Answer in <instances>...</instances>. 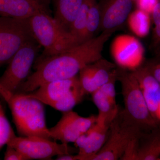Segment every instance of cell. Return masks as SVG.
Here are the masks:
<instances>
[{
  "mask_svg": "<svg viewBox=\"0 0 160 160\" xmlns=\"http://www.w3.org/2000/svg\"><path fill=\"white\" fill-rule=\"evenodd\" d=\"M115 32H102L98 36L63 53L38 59L35 71L29 76L18 92L29 93L44 83L78 76L84 67L102 58L104 46Z\"/></svg>",
  "mask_w": 160,
  "mask_h": 160,
  "instance_id": "obj_1",
  "label": "cell"
},
{
  "mask_svg": "<svg viewBox=\"0 0 160 160\" xmlns=\"http://www.w3.org/2000/svg\"><path fill=\"white\" fill-rule=\"evenodd\" d=\"M0 96L8 104L13 122L21 136L50 139L44 104L27 93L12 92L0 86Z\"/></svg>",
  "mask_w": 160,
  "mask_h": 160,
  "instance_id": "obj_2",
  "label": "cell"
},
{
  "mask_svg": "<svg viewBox=\"0 0 160 160\" xmlns=\"http://www.w3.org/2000/svg\"><path fill=\"white\" fill-rule=\"evenodd\" d=\"M116 70L125 105V109L121 112L123 119L137 127L142 133L150 132L159 126L160 122L155 119L150 113L142 91L132 72L120 67H117Z\"/></svg>",
  "mask_w": 160,
  "mask_h": 160,
  "instance_id": "obj_3",
  "label": "cell"
},
{
  "mask_svg": "<svg viewBox=\"0 0 160 160\" xmlns=\"http://www.w3.org/2000/svg\"><path fill=\"white\" fill-rule=\"evenodd\" d=\"M35 39L44 48L39 58L63 53L81 44L74 36L64 29L51 15L40 13L28 19Z\"/></svg>",
  "mask_w": 160,
  "mask_h": 160,
  "instance_id": "obj_4",
  "label": "cell"
},
{
  "mask_svg": "<svg viewBox=\"0 0 160 160\" xmlns=\"http://www.w3.org/2000/svg\"><path fill=\"white\" fill-rule=\"evenodd\" d=\"M27 94L62 112L72 110L85 96L80 86L78 75L44 83Z\"/></svg>",
  "mask_w": 160,
  "mask_h": 160,
  "instance_id": "obj_5",
  "label": "cell"
},
{
  "mask_svg": "<svg viewBox=\"0 0 160 160\" xmlns=\"http://www.w3.org/2000/svg\"><path fill=\"white\" fill-rule=\"evenodd\" d=\"M35 39L27 42L8 63V67L0 77V86L12 92H17L29 76L35 62L39 49Z\"/></svg>",
  "mask_w": 160,
  "mask_h": 160,
  "instance_id": "obj_6",
  "label": "cell"
},
{
  "mask_svg": "<svg viewBox=\"0 0 160 160\" xmlns=\"http://www.w3.org/2000/svg\"><path fill=\"white\" fill-rule=\"evenodd\" d=\"M28 19L0 16V68L27 42L34 39Z\"/></svg>",
  "mask_w": 160,
  "mask_h": 160,
  "instance_id": "obj_7",
  "label": "cell"
},
{
  "mask_svg": "<svg viewBox=\"0 0 160 160\" xmlns=\"http://www.w3.org/2000/svg\"><path fill=\"white\" fill-rule=\"evenodd\" d=\"M109 130L108 140L90 160L121 159L132 140L143 134L137 127L126 122L121 112L112 121Z\"/></svg>",
  "mask_w": 160,
  "mask_h": 160,
  "instance_id": "obj_8",
  "label": "cell"
},
{
  "mask_svg": "<svg viewBox=\"0 0 160 160\" xmlns=\"http://www.w3.org/2000/svg\"><path fill=\"white\" fill-rule=\"evenodd\" d=\"M7 145L18 149L28 160H50L56 156L73 152V149L68 144H59L39 136H16Z\"/></svg>",
  "mask_w": 160,
  "mask_h": 160,
  "instance_id": "obj_9",
  "label": "cell"
},
{
  "mask_svg": "<svg viewBox=\"0 0 160 160\" xmlns=\"http://www.w3.org/2000/svg\"><path fill=\"white\" fill-rule=\"evenodd\" d=\"M97 116L83 117L72 110L63 112L56 125L49 129L52 139L61 142L74 143L96 122Z\"/></svg>",
  "mask_w": 160,
  "mask_h": 160,
  "instance_id": "obj_10",
  "label": "cell"
},
{
  "mask_svg": "<svg viewBox=\"0 0 160 160\" xmlns=\"http://www.w3.org/2000/svg\"><path fill=\"white\" fill-rule=\"evenodd\" d=\"M101 12L99 32L117 31L128 18L132 7V0H98Z\"/></svg>",
  "mask_w": 160,
  "mask_h": 160,
  "instance_id": "obj_11",
  "label": "cell"
},
{
  "mask_svg": "<svg viewBox=\"0 0 160 160\" xmlns=\"http://www.w3.org/2000/svg\"><path fill=\"white\" fill-rule=\"evenodd\" d=\"M117 67L114 63L102 58L81 69L79 80L85 95L91 94L107 82Z\"/></svg>",
  "mask_w": 160,
  "mask_h": 160,
  "instance_id": "obj_12",
  "label": "cell"
},
{
  "mask_svg": "<svg viewBox=\"0 0 160 160\" xmlns=\"http://www.w3.org/2000/svg\"><path fill=\"white\" fill-rule=\"evenodd\" d=\"M52 0H0V16L28 19L40 13L51 15Z\"/></svg>",
  "mask_w": 160,
  "mask_h": 160,
  "instance_id": "obj_13",
  "label": "cell"
},
{
  "mask_svg": "<svg viewBox=\"0 0 160 160\" xmlns=\"http://www.w3.org/2000/svg\"><path fill=\"white\" fill-rule=\"evenodd\" d=\"M109 129L108 126L97 122L79 137L74 143L79 149L78 160H90L98 152L106 142Z\"/></svg>",
  "mask_w": 160,
  "mask_h": 160,
  "instance_id": "obj_14",
  "label": "cell"
},
{
  "mask_svg": "<svg viewBox=\"0 0 160 160\" xmlns=\"http://www.w3.org/2000/svg\"><path fill=\"white\" fill-rule=\"evenodd\" d=\"M54 7V19L64 29L70 32L83 0H52Z\"/></svg>",
  "mask_w": 160,
  "mask_h": 160,
  "instance_id": "obj_15",
  "label": "cell"
},
{
  "mask_svg": "<svg viewBox=\"0 0 160 160\" xmlns=\"http://www.w3.org/2000/svg\"><path fill=\"white\" fill-rule=\"evenodd\" d=\"M91 95L93 103L98 110L97 122L110 127L119 112L117 105L111 102L99 89Z\"/></svg>",
  "mask_w": 160,
  "mask_h": 160,
  "instance_id": "obj_16",
  "label": "cell"
},
{
  "mask_svg": "<svg viewBox=\"0 0 160 160\" xmlns=\"http://www.w3.org/2000/svg\"><path fill=\"white\" fill-rule=\"evenodd\" d=\"M100 23L101 12L98 2V0H93L88 12L84 42L94 38L96 33L99 32Z\"/></svg>",
  "mask_w": 160,
  "mask_h": 160,
  "instance_id": "obj_17",
  "label": "cell"
},
{
  "mask_svg": "<svg viewBox=\"0 0 160 160\" xmlns=\"http://www.w3.org/2000/svg\"><path fill=\"white\" fill-rule=\"evenodd\" d=\"M92 1L93 0H83L77 16L70 29V33L78 40L80 43L84 42V34L88 12Z\"/></svg>",
  "mask_w": 160,
  "mask_h": 160,
  "instance_id": "obj_18",
  "label": "cell"
},
{
  "mask_svg": "<svg viewBox=\"0 0 160 160\" xmlns=\"http://www.w3.org/2000/svg\"><path fill=\"white\" fill-rule=\"evenodd\" d=\"M142 91L157 92L160 90V83L145 66L132 71Z\"/></svg>",
  "mask_w": 160,
  "mask_h": 160,
  "instance_id": "obj_19",
  "label": "cell"
},
{
  "mask_svg": "<svg viewBox=\"0 0 160 160\" xmlns=\"http://www.w3.org/2000/svg\"><path fill=\"white\" fill-rule=\"evenodd\" d=\"M154 28L150 43L151 51L157 55L160 52V0H157L152 10Z\"/></svg>",
  "mask_w": 160,
  "mask_h": 160,
  "instance_id": "obj_20",
  "label": "cell"
},
{
  "mask_svg": "<svg viewBox=\"0 0 160 160\" xmlns=\"http://www.w3.org/2000/svg\"><path fill=\"white\" fill-rule=\"evenodd\" d=\"M16 136L9 120L6 117L0 98V149L7 145Z\"/></svg>",
  "mask_w": 160,
  "mask_h": 160,
  "instance_id": "obj_21",
  "label": "cell"
},
{
  "mask_svg": "<svg viewBox=\"0 0 160 160\" xmlns=\"http://www.w3.org/2000/svg\"><path fill=\"white\" fill-rule=\"evenodd\" d=\"M142 91L150 113L152 117L158 121L156 116L160 104V90L157 92Z\"/></svg>",
  "mask_w": 160,
  "mask_h": 160,
  "instance_id": "obj_22",
  "label": "cell"
},
{
  "mask_svg": "<svg viewBox=\"0 0 160 160\" xmlns=\"http://www.w3.org/2000/svg\"><path fill=\"white\" fill-rule=\"evenodd\" d=\"M116 69L112 73L108 82L99 89L106 96L111 100V102L114 103H116L115 83L118 80Z\"/></svg>",
  "mask_w": 160,
  "mask_h": 160,
  "instance_id": "obj_23",
  "label": "cell"
},
{
  "mask_svg": "<svg viewBox=\"0 0 160 160\" xmlns=\"http://www.w3.org/2000/svg\"><path fill=\"white\" fill-rule=\"evenodd\" d=\"M5 160H28L25 156L12 146L7 145L6 152L4 155Z\"/></svg>",
  "mask_w": 160,
  "mask_h": 160,
  "instance_id": "obj_24",
  "label": "cell"
},
{
  "mask_svg": "<svg viewBox=\"0 0 160 160\" xmlns=\"http://www.w3.org/2000/svg\"><path fill=\"white\" fill-rule=\"evenodd\" d=\"M160 83V59L154 58L144 65Z\"/></svg>",
  "mask_w": 160,
  "mask_h": 160,
  "instance_id": "obj_25",
  "label": "cell"
},
{
  "mask_svg": "<svg viewBox=\"0 0 160 160\" xmlns=\"http://www.w3.org/2000/svg\"><path fill=\"white\" fill-rule=\"evenodd\" d=\"M56 159L57 160H78L77 155L65 154L58 156Z\"/></svg>",
  "mask_w": 160,
  "mask_h": 160,
  "instance_id": "obj_26",
  "label": "cell"
},
{
  "mask_svg": "<svg viewBox=\"0 0 160 160\" xmlns=\"http://www.w3.org/2000/svg\"><path fill=\"white\" fill-rule=\"evenodd\" d=\"M156 118L158 121L160 122V104L158 108Z\"/></svg>",
  "mask_w": 160,
  "mask_h": 160,
  "instance_id": "obj_27",
  "label": "cell"
},
{
  "mask_svg": "<svg viewBox=\"0 0 160 160\" xmlns=\"http://www.w3.org/2000/svg\"><path fill=\"white\" fill-rule=\"evenodd\" d=\"M154 58L158 59H160V52L159 53H158V54L156 55Z\"/></svg>",
  "mask_w": 160,
  "mask_h": 160,
  "instance_id": "obj_28",
  "label": "cell"
}]
</instances>
